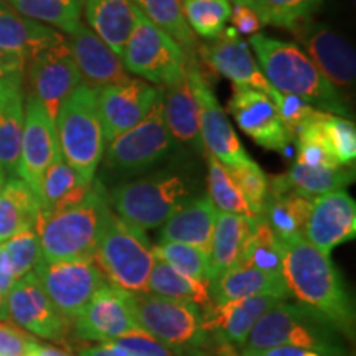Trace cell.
Listing matches in <instances>:
<instances>
[{
  "instance_id": "b9f144b4",
  "label": "cell",
  "mask_w": 356,
  "mask_h": 356,
  "mask_svg": "<svg viewBox=\"0 0 356 356\" xmlns=\"http://www.w3.org/2000/svg\"><path fill=\"white\" fill-rule=\"evenodd\" d=\"M154 256L155 259L163 261L178 273L208 282V256L202 249L184 243L159 241L157 246H154Z\"/></svg>"
},
{
  "instance_id": "ee69618b",
  "label": "cell",
  "mask_w": 356,
  "mask_h": 356,
  "mask_svg": "<svg viewBox=\"0 0 356 356\" xmlns=\"http://www.w3.org/2000/svg\"><path fill=\"white\" fill-rule=\"evenodd\" d=\"M229 177L241 191V195L246 200L252 213L256 216L262 215L264 210V203L267 198V191H269V178L262 168L257 165L254 160H246L241 165L226 167Z\"/></svg>"
},
{
  "instance_id": "8d00e7d4",
  "label": "cell",
  "mask_w": 356,
  "mask_h": 356,
  "mask_svg": "<svg viewBox=\"0 0 356 356\" xmlns=\"http://www.w3.org/2000/svg\"><path fill=\"white\" fill-rule=\"evenodd\" d=\"M17 12L40 24L73 33L81 24L83 0H8Z\"/></svg>"
},
{
  "instance_id": "f5cc1de1",
  "label": "cell",
  "mask_w": 356,
  "mask_h": 356,
  "mask_svg": "<svg viewBox=\"0 0 356 356\" xmlns=\"http://www.w3.org/2000/svg\"><path fill=\"white\" fill-rule=\"evenodd\" d=\"M13 282H15V277H13L10 262H8L6 251H3L2 244H0V293L6 297V300L7 293L10 292Z\"/></svg>"
},
{
  "instance_id": "83f0119b",
  "label": "cell",
  "mask_w": 356,
  "mask_h": 356,
  "mask_svg": "<svg viewBox=\"0 0 356 356\" xmlns=\"http://www.w3.org/2000/svg\"><path fill=\"white\" fill-rule=\"evenodd\" d=\"M63 40V35L56 30L0 3V50L32 60Z\"/></svg>"
},
{
  "instance_id": "2e32d148",
  "label": "cell",
  "mask_w": 356,
  "mask_h": 356,
  "mask_svg": "<svg viewBox=\"0 0 356 356\" xmlns=\"http://www.w3.org/2000/svg\"><path fill=\"white\" fill-rule=\"evenodd\" d=\"M228 109L239 129L267 150L282 152L293 140L292 132L280 119L274 101L259 89L234 84Z\"/></svg>"
},
{
  "instance_id": "9c48e42d",
  "label": "cell",
  "mask_w": 356,
  "mask_h": 356,
  "mask_svg": "<svg viewBox=\"0 0 356 356\" xmlns=\"http://www.w3.org/2000/svg\"><path fill=\"white\" fill-rule=\"evenodd\" d=\"M136 6V3H134ZM129 73L167 88L185 76L186 56L177 42L136 7V24L121 56Z\"/></svg>"
},
{
  "instance_id": "277c9868",
  "label": "cell",
  "mask_w": 356,
  "mask_h": 356,
  "mask_svg": "<svg viewBox=\"0 0 356 356\" xmlns=\"http://www.w3.org/2000/svg\"><path fill=\"white\" fill-rule=\"evenodd\" d=\"M55 127L61 157L81 180L91 184L106 149L96 89L79 84L58 109Z\"/></svg>"
},
{
  "instance_id": "f6af8a7d",
  "label": "cell",
  "mask_w": 356,
  "mask_h": 356,
  "mask_svg": "<svg viewBox=\"0 0 356 356\" xmlns=\"http://www.w3.org/2000/svg\"><path fill=\"white\" fill-rule=\"evenodd\" d=\"M322 127L338 163L343 167L353 165L356 159L355 122L346 118H341V115L325 113L322 119Z\"/></svg>"
},
{
  "instance_id": "4fadbf2b",
  "label": "cell",
  "mask_w": 356,
  "mask_h": 356,
  "mask_svg": "<svg viewBox=\"0 0 356 356\" xmlns=\"http://www.w3.org/2000/svg\"><path fill=\"white\" fill-rule=\"evenodd\" d=\"M289 32H292L320 73L332 83V86L338 89L341 96L353 95L356 55L353 47L343 37L328 26L310 20L302 22Z\"/></svg>"
},
{
  "instance_id": "f907efd6",
  "label": "cell",
  "mask_w": 356,
  "mask_h": 356,
  "mask_svg": "<svg viewBox=\"0 0 356 356\" xmlns=\"http://www.w3.org/2000/svg\"><path fill=\"white\" fill-rule=\"evenodd\" d=\"M26 60L24 56L0 50V78L10 76L15 73H24Z\"/></svg>"
},
{
  "instance_id": "f546056e",
  "label": "cell",
  "mask_w": 356,
  "mask_h": 356,
  "mask_svg": "<svg viewBox=\"0 0 356 356\" xmlns=\"http://www.w3.org/2000/svg\"><path fill=\"white\" fill-rule=\"evenodd\" d=\"M355 180V170L348 167H309L305 163L296 162L291 170L282 175L269 178L267 193H286L297 191L305 197L315 198L330 191L343 190Z\"/></svg>"
},
{
  "instance_id": "4316f807",
  "label": "cell",
  "mask_w": 356,
  "mask_h": 356,
  "mask_svg": "<svg viewBox=\"0 0 356 356\" xmlns=\"http://www.w3.org/2000/svg\"><path fill=\"white\" fill-rule=\"evenodd\" d=\"M162 115L172 139L191 149L203 150L200 134V108L188 76L162 88Z\"/></svg>"
},
{
  "instance_id": "d6986e66",
  "label": "cell",
  "mask_w": 356,
  "mask_h": 356,
  "mask_svg": "<svg viewBox=\"0 0 356 356\" xmlns=\"http://www.w3.org/2000/svg\"><path fill=\"white\" fill-rule=\"evenodd\" d=\"M7 312L20 328L43 340L60 341L68 333L70 323L53 307L33 270L13 282L7 293Z\"/></svg>"
},
{
  "instance_id": "bcb514c9",
  "label": "cell",
  "mask_w": 356,
  "mask_h": 356,
  "mask_svg": "<svg viewBox=\"0 0 356 356\" xmlns=\"http://www.w3.org/2000/svg\"><path fill=\"white\" fill-rule=\"evenodd\" d=\"M269 97L274 101L275 109H277L280 119L286 124L289 131L292 132L293 137H296V134L300 131V127L309 122L312 118H315L320 111L299 96L287 95V92H279L275 91V89L270 92Z\"/></svg>"
},
{
  "instance_id": "11a10c76",
  "label": "cell",
  "mask_w": 356,
  "mask_h": 356,
  "mask_svg": "<svg viewBox=\"0 0 356 356\" xmlns=\"http://www.w3.org/2000/svg\"><path fill=\"white\" fill-rule=\"evenodd\" d=\"M29 356H73V355L61 348H55V346L40 345L38 341L35 340L29 350Z\"/></svg>"
},
{
  "instance_id": "9a60e30c",
  "label": "cell",
  "mask_w": 356,
  "mask_h": 356,
  "mask_svg": "<svg viewBox=\"0 0 356 356\" xmlns=\"http://www.w3.org/2000/svg\"><path fill=\"white\" fill-rule=\"evenodd\" d=\"M60 155L55 119L47 113L37 97L29 95L25 102L24 136L17 175L33 190L38 202L43 173Z\"/></svg>"
},
{
  "instance_id": "ac0fdd59",
  "label": "cell",
  "mask_w": 356,
  "mask_h": 356,
  "mask_svg": "<svg viewBox=\"0 0 356 356\" xmlns=\"http://www.w3.org/2000/svg\"><path fill=\"white\" fill-rule=\"evenodd\" d=\"M74 333L83 340L108 343L119 338L144 333L134 318L127 292L106 282L95 293L86 309L74 320Z\"/></svg>"
},
{
  "instance_id": "db71d44e",
  "label": "cell",
  "mask_w": 356,
  "mask_h": 356,
  "mask_svg": "<svg viewBox=\"0 0 356 356\" xmlns=\"http://www.w3.org/2000/svg\"><path fill=\"white\" fill-rule=\"evenodd\" d=\"M79 356H129L127 351L119 346L114 341H108V343H99L95 346H88L84 348Z\"/></svg>"
},
{
  "instance_id": "74e56055",
  "label": "cell",
  "mask_w": 356,
  "mask_h": 356,
  "mask_svg": "<svg viewBox=\"0 0 356 356\" xmlns=\"http://www.w3.org/2000/svg\"><path fill=\"white\" fill-rule=\"evenodd\" d=\"M284 248L282 241L270 229L264 216H256L252 222L251 238L244 248L241 259L238 264H249L264 273L282 275Z\"/></svg>"
},
{
  "instance_id": "603a6c76",
  "label": "cell",
  "mask_w": 356,
  "mask_h": 356,
  "mask_svg": "<svg viewBox=\"0 0 356 356\" xmlns=\"http://www.w3.org/2000/svg\"><path fill=\"white\" fill-rule=\"evenodd\" d=\"M66 38L84 84L97 89L131 79L122 60L88 26L79 25Z\"/></svg>"
},
{
  "instance_id": "d590c367",
  "label": "cell",
  "mask_w": 356,
  "mask_h": 356,
  "mask_svg": "<svg viewBox=\"0 0 356 356\" xmlns=\"http://www.w3.org/2000/svg\"><path fill=\"white\" fill-rule=\"evenodd\" d=\"M155 26L177 42L186 60H197L198 42L185 19L181 0H132Z\"/></svg>"
},
{
  "instance_id": "7dc6e473",
  "label": "cell",
  "mask_w": 356,
  "mask_h": 356,
  "mask_svg": "<svg viewBox=\"0 0 356 356\" xmlns=\"http://www.w3.org/2000/svg\"><path fill=\"white\" fill-rule=\"evenodd\" d=\"M114 343L122 346L129 356H173L172 350H168L165 345L147 333H132V335L119 338Z\"/></svg>"
},
{
  "instance_id": "7a4b0ae2",
  "label": "cell",
  "mask_w": 356,
  "mask_h": 356,
  "mask_svg": "<svg viewBox=\"0 0 356 356\" xmlns=\"http://www.w3.org/2000/svg\"><path fill=\"white\" fill-rule=\"evenodd\" d=\"M249 43L262 74L275 91L299 96L325 113L350 118L348 102L299 44L270 38L264 33L251 35Z\"/></svg>"
},
{
  "instance_id": "d6a6232c",
  "label": "cell",
  "mask_w": 356,
  "mask_h": 356,
  "mask_svg": "<svg viewBox=\"0 0 356 356\" xmlns=\"http://www.w3.org/2000/svg\"><path fill=\"white\" fill-rule=\"evenodd\" d=\"M40 202L20 177H8L0 191V243L20 231L35 228Z\"/></svg>"
},
{
  "instance_id": "8fae6325",
  "label": "cell",
  "mask_w": 356,
  "mask_h": 356,
  "mask_svg": "<svg viewBox=\"0 0 356 356\" xmlns=\"http://www.w3.org/2000/svg\"><path fill=\"white\" fill-rule=\"evenodd\" d=\"M175 140L163 122L162 95L142 121L106 145L104 163L119 173H137L157 165L172 152Z\"/></svg>"
},
{
  "instance_id": "8992f818",
  "label": "cell",
  "mask_w": 356,
  "mask_h": 356,
  "mask_svg": "<svg viewBox=\"0 0 356 356\" xmlns=\"http://www.w3.org/2000/svg\"><path fill=\"white\" fill-rule=\"evenodd\" d=\"M193 190L181 173L159 172L118 185L109 193V203L122 221L147 231L162 226L191 200Z\"/></svg>"
},
{
  "instance_id": "836d02e7",
  "label": "cell",
  "mask_w": 356,
  "mask_h": 356,
  "mask_svg": "<svg viewBox=\"0 0 356 356\" xmlns=\"http://www.w3.org/2000/svg\"><path fill=\"white\" fill-rule=\"evenodd\" d=\"M312 202L314 198L292 190L286 193H267L262 216L280 241H293L297 238H304Z\"/></svg>"
},
{
  "instance_id": "ba28073f",
  "label": "cell",
  "mask_w": 356,
  "mask_h": 356,
  "mask_svg": "<svg viewBox=\"0 0 356 356\" xmlns=\"http://www.w3.org/2000/svg\"><path fill=\"white\" fill-rule=\"evenodd\" d=\"M134 318L140 330L177 353H197L208 343L202 327L203 312L197 305L155 293H127Z\"/></svg>"
},
{
  "instance_id": "7bdbcfd3",
  "label": "cell",
  "mask_w": 356,
  "mask_h": 356,
  "mask_svg": "<svg viewBox=\"0 0 356 356\" xmlns=\"http://www.w3.org/2000/svg\"><path fill=\"white\" fill-rule=\"evenodd\" d=\"M6 251L7 259L10 262L12 273L15 280H19L37 267L42 261V246L35 228H29L13 234L7 241L0 243Z\"/></svg>"
},
{
  "instance_id": "f35d334b",
  "label": "cell",
  "mask_w": 356,
  "mask_h": 356,
  "mask_svg": "<svg viewBox=\"0 0 356 356\" xmlns=\"http://www.w3.org/2000/svg\"><path fill=\"white\" fill-rule=\"evenodd\" d=\"M207 163L208 193H210L208 197L216 207V210H220L221 213H229V215L254 218L256 215L244 200L241 191L238 190L233 178L229 177L226 167L210 154H207Z\"/></svg>"
},
{
  "instance_id": "7c38bea8",
  "label": "cell",
  "mask_w": 356,
  "mask_h": 356,
  "mask_svg": "<svg viewBox=\"0 0 356 356\" xmlns=\"http://www.w3.org/2000/svg\"><path fill=\"white\" fill-rule=\"evenodd\" d=\"M185 71L198 102L200 134H202V144L207 149V154L220 160L225 167L241 165L249 160V155L241 145L239 137L236 136L233 126L228 121V115L208 84V79L202 74L198 58L186 60Z\"/></svg>"
},
{
  "instance_id": "9f6ffc18",
  "label": "cell",
  "mask_w": 356,
  "mask_h": 356,
  "mask_svg": "<svg viewBox=\"0 0 356 356\" xmlns=\"http://www.w3.org/2000/svg\"><path fill=\"white\" fill-rule=\"evenodd\" d=\"M7 318H8L7 300H6V297H3L2 293H0V322H2V320H7Z\"/></svg>"
},
{
  "instance_id": "cb8c5ba5",
  "label": "cell",
  "mask_w": 356,
  "mask_h": 356,
  "mask_svg": "<svg viewBox=\"0 0 356 356\" xmlns=\"http://www.w3.org/2000/svg\"><path fill=\"white\" fill-rule=\"evenodd\" d=\"M24 73L0 78V168L17 175L24 136Z\"/></svg>"
},
{
  "instance_id": "6f0895ef",
  "label": "cell",
  "mask_w": 356,
  "mask_h": 356,
  "mask_svg": "<svg viewBox=\"0 0 356 356\" xmlns=\"http://www.w3.org/2000/svg\"><path fill=\"white\" fill-rule=\"evenodd\" d=\"M6 180H7V173L3 172V168H0V191H2L3 184H6Z\"/></svg>"
},
{
  "instance_id": "5bb4252c",
  "label": "cell",
  "mask_w": 356,
  "mask_h": 356,
  "mask_svg": "<svg viewBox=\"0 0 356 356\" xmlns=\"http://www.w3.org/2000/svg\"><path fill=\"white\" fill-rule=\"evenodd\" d=\"M162 95V88L131 78L124 83L96 89L97 108L106 145L129 129L137 126Z\"/></svg>"
},
{
  "instance_id": "680465c9",
  "label": "cell",
  "mask_w": 356,
  "mask_h": 356,
  "mask_svg": "<svg viewBox=\"0 0 356 356\" xmlns=\"http://www.w3.org/2000/svg\"><path fill=\"white\" fill-rule=\"evenodd\" d=\"M231 2H234V3H243V6H248V7H249V3H251V0H231Z\"/></svg>"
},
{
  "instance_id": "e0dca14e",
  "label": "cell",
  "mask_w": 356,
  "mask_h": 356,
  "mask_svg": "<svg viewBox=\"0 0 356 356\" xmlns=\"http://www.w3.org/2000/svg\"><path fill=\"white\" fill-rule=\"evenodd\" d=\"M29 81L32 92L47 113L55 115L63 101L83 83L66 38L29 60Z\"/></svg>"
},
{
  "instance_id": "816d5d0a",
  "label": "cell",
  "mask_w": 356,
  "mask_h": 356,
  "mask_svg": "<svg viewBox=\"0 0 356 356\" xmlns=\"http://www.w3.org/2000/svg\"><path fill=\"white\" fill-rule=\"evenodd\" d=\"M244 356H328L320 353V351L300 348V346H275V348L254 351V353H246Z\"/></svg>"
},
{
  "instance_id": "6da1fadb",
  "label": "cell",
  "mask_w": 356,
  "mask_h": 356,
  "mask_svg": "<svg viewBox=\"0 0 356 356\" xmlns=\"http://www.w3.org/2000/svg\"><path fill=\"white\" fill-rule=\"evenodd\" d=\"M282 275L292 296L328 320L337 330L353 333V304L330 254H325L305 238L282 243Z\"/></svg>"
},
{
  "instance_id": "ab89813d",
  "label": "cell",
  "mask_w": 356,
  "mask_h": 356,
  "mask_svg": "<svg viewBox=\"0 0 356 356\" xmlns=\"http://www.w3.org/2000/svg\"><path fill=\"white\" fill-rule=\"evenodd\" d=\"M322 0H251L249 7L259 17L262 25H274L292 30L302 22L310 20Z\"/></svg>"
},
{
  "instance_id": "f1b7e54d",
  "label": "cell",
  "mask_w": 356,
  "mask_h": 356,
  "mask_svg": "<svg viewBox=\"0 0 356 356\" xmlns=\"http://www.w3.org/2000/svg\"><path fill=\"white\" fill-rule=\"evenodd\" d=\"M254 218L218 211L210 251H208V282L226 273L229 267L238 264L251 238Z\"/></svg>"
},
{
  "instance_id": "c3c4849f",
  "label": "cell",
  "mask_w": 356,
  "mask_h": 356,
  "mask_svg": "<svg viewBox=\"0 0 356 356\" xmlns=\"http://www.w3.org/2000/svg\"><path fill=\"white\" fill-rule=\"evenodd\" d=\"M35 338L10 323L0 322V356H29Z\"/></svg>"
},
{
  "instance_id": "60d3db41",
  "label": "cell",
  "mask_w": 356,
  "mask_h": 356,
  "mask_svg": "<svg viewBox=\"0 0 356 356\" xmlns=\"http://www.w3.org/2000/svg\"><path fill=\"white\" fill-rule=\"evenodd\" d=\"M190 29L202 38L215 40L231 17L229 0H181Z\"/></svg>"
},
{
  "instance_id": "484cf974",
  "label": "cell",
  "mask_w": 356,
  "mask_h": 356,
  "mask_svg": "<svg viewBox=\"0 0 356 356\" xmlns=\"http://www.w3.org/2000/svg\"><path fill=\"white\" fill-rule=\"evenodd\" d=\"M216 216L218 210L210 197L191 198L163 222L160 241L190 244L208 256Z\"/></svg>"
},
{
  "instance_id": "3957f363",
  "label": "cell",
  "mask_w": 356,
  "mask_h": 356,
  "mask_svg": "<svg viewBox=\"0 0 356 356\" xmlns=\"http://www.w3.org/2000/svg\"><path fill=\"white\" fill-rule=\"evenodd\" d=\"M109 211L108 200L97 186H92L78 207L58 213L40 211L35 231L42 246V259H92Z\"/></svg>"
},
{
  "instance_id": "681fc988",
  "label": "cell",
  "mask_w": 356,
  "mask_h": 356,
  "mask_svg": "<svg viewBox=\"0 0 356 356\" xmlns=\"http://www.w3.org/2000/svg\"><path fill=\"white\" fill-rule=\"evenodd\" d=\"M229 19L231 24H233L231 26L241 35H256L264 26L259 17H257V13L251 7L243 6V3H234L231 7Z\"/></svg>"
},
{
  "instance_id": "4dcf8cb0",
  "label": "cell",
  "mask_w": 356,
  "mask_h": 356,
  "mask_svg": "<svg viewBox=\"0 0 356 356\" xmlns=\"http://www.w3.org/2000/svg\"><path fill=\"white\" fill-rule=\"evenodd\" d=\"M88 24L119 58L136 24L132 0H84Z\"/></svg>"
},
{
  "instance_id": "5b68a950",
  "label": "cell",
  "mask_w": 356,
  "mask_h": 356,
  "mask_svg": "<svg viewBox=\"0 0 356 356\" xmlns=\"http://www.w3.org/2000/svg\"><path fill=\"white\" fill-rule=\"evenodd\" d=\"M92 261L111 286L127 293H145L155 264L154 246L145 231L109 211Z\"/></svg>"
},
{
  "instance_id": "52a82bcc",
  "label": "cell",
  "mask_w": 356,
  "mask_h": 356,
  "mask_svg": "<svg viewBox=\"0 0 356 356\" xmlns=\"http://www.w3.org/2000/svg\"><path fill=\"white\" fill-rule=\"evenodd\" d=\"M330 327L335 328L310 307L279 302L267 310L249 332L243 343V355L275 346H300L335 356L337 350L328 330Z\"/></svg>"
},
{
  "instance_id": "30bf717a",
  "label": "cell",
  "mask_w": 356,
  "mask_h": 356,
  "mask_svg": "<svg viewBox=\"0 0 356 356\" xmlns=\"http://www.w3.org/2000/svg\"><path fill=\"white\" fill-rule=\"evenodd\" d=\"M33 273L53 307L70 325L108 282L92 259H42Z\"/></svg>"
},
{
  "instance_id": "e575fe53",
  "label": "cell",
  "mask_w": 356,
  "mask_h": 356,
  "mask_svg": "<svg viewBox=\"0 0 356 356\" xmlns=\"http://www.w3.org/2000/svg\"><path fill=\"white\" fill-rule=\"evenodd\" d=\"M147 292L184 302V304L197 305L202 312L208 310L213 305L210 282L188 277L159 259H155L152 273L147 280Z\"/></svg>"
},
{
  "instance_id": "7402d4cb",
  "label": "cell",
  "mask_w": 356,
  "mask_h": 356,
  "mask_svg": "<svg viewBox=\"0 0 356 356\" xmlns=\"http://www.w3.org/2000/svg\"><path fill=\"white\" fill-rule=\"evenodd\" d=\"M279 302L282 300L274 296H254L213 304L202 314V327L220 345L243 346L257 320Z\"/></svg>"
},
{
  "instance_id": "d4e9b609",
  "label": "cell",
  "mask_w": 356,
  "mask_h": 356,
  "mask_svg": "<svg viewBox=\"0 0 356 356\" xmlns=\"http://www.w3.org/2000/svg\"><path fill=\"white\" fill-rule=\"evenodd\" d=\"M213 304H225L229 300L254 296H274L284 300L292 296L284 275H275L256 269L249 264H234L226 273L210 282Z\"/></svg>"
},
{
  "instance_id": "ffe728a7",
  "label": "cell",
  "mask_w": 356,
  "mask_h": 356,
  "mask_svg": "<svg viewBox=\"0 0 356 356\" xmlns=\"http://www.w3.org/2000/svg\"><path fill=\"white\" fill-rule=\"evenodd\" d=\"M356 234V203L345 190L315 197L307 220L304 238L315 248L330 254Z\"/></svg>"
},
{
  "instance_id": "1f68e13d",
  "label": "cell",
  "mask_w": 356,
  "mask_h": 356,
  "mask_svg": "<svg viewBox=\"0 0 356 356\" xmlns=\"http://www.w3.org/2000/svg\"><path fill=\"white\" fill-rule=\"evenodd\" d=\"M92 186H95L92 181L88 184L81 180L60 155L42 177V184H40V208L42 210L40 211L58 213L78 207L88 198Z\"/></svg>"
},
{
  "instance_id": "44dd1931",
  "label": "cell",
  "mask_w": 356,
  "mask_h": 356,
  "mask_svg": "<svg viewBox=\"0 0 356 356\" xmlns=\"http://www.w3.org/2000/svg\"><path fill=\"white\" fill-rule=\"evenodd\" d=\"M198 56L208 68L228 78L233 84L259 89L267 96L274 91L249 50V44L239 38L233 26L222 30L220 37L211 40V43L202 44L197 50Z\"/></svg>"
}]
</instances>
